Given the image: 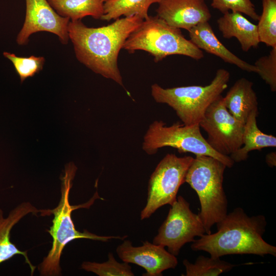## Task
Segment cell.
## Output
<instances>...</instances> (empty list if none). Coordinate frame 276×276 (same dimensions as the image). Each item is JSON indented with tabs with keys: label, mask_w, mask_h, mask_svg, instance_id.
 Segmentation results:
<instances>
[{
	"label": "cell",
	"mask_w": 276,
	"mask_h": 276,
	"mask_svg": "<svg viewBox=\"0 0 276 276\" xmlns=\"http://www.w3.org/2000/svg\"><path fill=\"white\" fill-rule=\"evenodd\" d=\"M143 20L133 15L98 28L88 27L81 20L70 21L68 36L77 59L94 72L123 86L118 65L119 54L129 35Z\"/></svg>",
	"instance_id": "cell-1"
},
{
	"label": "cell",
	"mask_w": 276,
	"mask_h": 276,
	"mask_svg": "<svg viewBox=\"0 0 276 276\" xmlns=\"http://www.w3.org/2000/svg\"><path fill=\"white\" fill-rule=\"evenodd\" d=\"M216 225V232L204 234L192 242L193 250L205 251L214 258L243 254L276 257V247L263 238L267 225L264 215L249 216L242 208H236Z\"/></svg>",
	"instance_id": "cell-2"
},
{
	"label": "cell",
	"mask_w": 276,
	"mask_h": 276,
	"mask_svg": "<svg viewBox=\"0 0 276 276\" xmlns=\"http://www.w3.org/2000/svg\"><path fill=\"white\" fill-rule=\"evenodd\" d=\"M77 169L73 163H70L65 166L64 174L61 177V198L58 205L52 210H40L41 216L54 215L52 225L47 231L53 239L52 246L48 255L38 266L41 275L55 276L61 274L60 261L62 251L65 246L73 240L87 239L108 242L113 239L124 240L127 237L99 236L86 229L81 232L76 229L72 218V212L80 208L88 209L97 199H102L96 192L90 199L84 204L77 205L70 204V192Z\"/></svg>",
	"instance_id": "cell-3"
},
{
	"label": "cell",
	"mask_w": 276,
	"mask_h": 276,
	"mask_svg": "<svg viewBox=\"0 0 276 276\" xmlns=\"http://www.w3.org/2000/svg\"><path fill=\"white\" fill-rule=\"evenodd\" d=\"M226 166L211 156L196 155L185 177L197 193L200 205V217L206 233L227 214L228 202L223 187Z\"/></svg>",
	"instance_id": "cell-4"
},
{
	"label": "cell",
	"mask_w": 276,
	"mask_h": 276,
	"mask_svg": "<svg viewBox=\"0 0 276 276\" xmlns=\"http://www.w3.org/2000/svg\"><path fill=\"white\" fill-rule=\"evenodd\" d=\"M229 79V72L219 68L209 85L165 88L153 84L151 95L157 103L171 107L184 125H197L202 119L209 106L227 87Z\"/></svg>",
	"instance_id": "cell-5"
},
{
	"label": "cell",
	"mask_w": 276,
	"mask_h": 276,
	"mask_svg": "<svg viewBox=\"0 0 276 276\" xmlns=\"http://www.w3.org/2000/svg\"><path fill=\"white\" fill-rule=\"evenodd\" d=\"M123 48L130 53L146 51L154 57L155 62L173 55L196 60L204 57L202 50L186 38L180 29L170 26L157 15L144 19L129 35Z\"/></svg>",
	"instance_id": "cell-6"
},
{
	"label": "cell",
	"mask_w": 276,
	"mask_h": 276,
	"mask_svg": "<svg viewBox=\"0 0 276 276\" xmlns=\"http://www.w3.org/2000/svg\"><path fill=\"white\" fill-rule=\"evenodd\" d=\"M165 147L175 148L180 153L211 156L227 168H232L235 163L230 156L221 154L210 147L202 136L199 124L187 126L177 122L168 126L162 121H154L144 135L142 148L148 154L153 155Z\"/></svg>",
	"instance_id": "cell-7"
},
{
	"label": "cell",
	"mask_w": 276,
	"mask_h": 276,
	"mask_svg": "<svg viewBox=\"0 0 276 276\" xmlns=\"http://www.w3.org/2000/svg\"><path fill=\"white\" fill-rule=\"evenodd\" d=\"M193 159L191 156L178 157L168 153L159 162L149 180L147 202L141 213V220L149 218L157 209L166 204L171 205L176 200Z\"/></svg>",
	"instance_id": "cell-8"
},
{
	"label": "cell",
	"mask_w": 276,
	"mask_h": 276,
	"mask_svg": "<svg viewBox=\"0 0 276 276\" xmlns=\"http://www.w3.org/2000/svg\"><path fill=\"white\" fill-rule=\"evenodd\" d=\"M205 234L198 214L193 213L190 203L180 195L171 205L167 218L152 243L167 247L170 253L177 256L186 243L193 242L195 237H200Z\"/></svg>",
	"instance_id": "cell-9"
},
{
	"label": "cell",
	"mask_w": 276,
	"mask_h": 276,
	"mask_svg": "<svg viewBox=\"0 0 276 276\" xmlns=\"http://www.w3.org/2000/svg\"><path fill=\"white\" fill-rule=\"evenodd\" d=\"M199 125L210 147L221 154L229 156L242 145L244 124L228 111L222 95L209 106Z\"/></svg>",
	"instance_id": "cell-10"
},
{
	"label": "cell",
	"mask_w": 276,
	"mask_h": 276,
	"mask_svg": "<svg viewBox=\"0 0 276 276\" xmlns=\"http://www.w3.org/2000/svg\"><path fill=\"white\" fill-rule=\"evenodd\" d=\"M26 7L25 21L16 39L18 44H27L31 35L41 31L53 33L62 43H68L70 19L59 15L48 0H26Z\"/></svg>",
	"instance_id": "cell-11"
},
{
	"label": "cell",
	"mask_w": 276,
	"mask_h": 276,
	"mask_svg": "<svg viewBox=\"0 0 276 276\" xmlns=\"http://www.w3.org/2000/svg\"><path fill=\"white\" fill-rule=\"evenodd\" d=\"M119 257L123 262L135 264L143 267L145 276H161L163 272L174 269L178 261L176 256L170 253L165 247L150 243L143 242L140 246H133L129 240H124L116 249Z\"/></svg>",
	"instance_id": "cell-12"
},
{
	"label": "cell",
	"mask_w": 276,
	"mask_h": 276,
	"mask_svg": "<svg viewBox=\"0 0 276 276\" xmlns=\"http://www.w3.org/2000/svg\"><path fill=\"white\" fill-rule=\"evenodd\" d=\"M157 16L170 26L189 31L209 21L211 13L205 0H160Z\"/></svg>",
	"instance_id": "cell-13"
},
{
	"label": "cell",
	"mask_w": 276,
	"mask_h": 276,
	"mask_svg": "<svg viewBox=\"0 0 276 276\" xmlns=\"http://www.w3.org/2000/svg\"><path fill=\"white\" fill-rule=\"evenodd\" d=\"M188 32L190 40L201 50L213 54L224 62L234 64L243 71L257 73V69L254 65L239 58L219 41L209 21L198 24Z\"/></svg>",
	"instance_id": "cell-14"
},
{
	"label": "cell",
	"mask_w": 276,
	"mask_h": 276,
	"mask_svg": "<svg viewBox=\"0 0 276 276\" xmlns=\"http://www.w3.org/2000/svg\"><path fill=\"white\" fill-rule=\"evenodd\" d=\"M40 212L29 202H25L13 209L8 216L5 218L3 212L0 209V264L17 255L24 257L33 275L36 267L33 266L27 255V251L20 250L10 240L11 231L13 227L26 215L32 213L36 214Z\"/></svg>",
	"instance_id": "cell-15"
},
{
	"label": "cell",
	"mask_w": 276,
	"mask_h": 276,
	"mask_svg": "<svg viewBox=\"0 0 276 276\" xmlns=\"http://www.w3.org/2000/svg\"><path fill=\"white\" fill-rule=\"evenodd\" d=\"M219 31L225 39L235 37L244 52L257 48L260 43L257 26L245 18L242 13L227 12L217 20Z\"/></svg>",
	"instance_id": "cell-16"
},
{
	"label": "cell",
	"mask_w": 276,
	"mask_h": 276,
	"mask_svg": "<svg viewBox=\"0 0 276 276\" xmlns=\"http://www.w3.org/2000/svg\"><path fill=\"white\" fill-rule=\"evenodd\" d=\"M252 86L251 81L245 78H240L223 97L228 111L243 124L250 112L258 109V98Z\"/></svg>",
	"instance_id": "cell-17"
},
{
	"label": "cell",
	"mask_w": 276,
	"mask_h": 276,
	"mask_svg": "<svg viewBox=\"0 0 276 276\" xmlns=\"http://www.w3.org/2000/svg\"><path fill=\"white\" fill-rule=\"evenodd\" d=\"M258 109L252 110L244 124L242 146L229 156L234 163L247 159L248 153L268 147H276V137L262 132L258 127Z\"/></svg>",
	"instance_id": "cell-18"
},
{
	"label": "cell",
	"mask_w": 276,
	"mask_h": 276,
	"mask_svg": "<svg viewBox=\"0 0 276 276\" xmlns=\"http://www.w3.org/2000/svg\"><path fill=\"white\" fill-rule=\"evenodd\" d=\"M54 10L60 16L71 21L81 20L90 16L101 19L104 14L102 0H48Z\"/></svg>",
	"instance_id": "cell-19"
},
{
	"label": "cell",
	"mask_w": 276,
	"mask_h": 276,
	"mask_svg": "<svg viewBox=\"0 0 276 276\" xmlns=\"http://www.w3.org/2000/svg\"><path fill=\"white\" fill-rule=\"evenodd\" d=\"M160 0H109L104 3V14L101 19L116 20L122 16L137 15L143 19L147 18L148 9Z\"/></svg>",
	"instance_id": "cell-20"
},
{
	"label": "cell",
	"mask_w": 276,
	"mask_h": 276,
	"mask_svg": "<svg viewBox=\"0 0 276 276\" xmlns=\"http://www.w3.org/2000/svg\"><path fill=\"white\" fill-rule=\"evenodd\" d=\"M182 263L186 268L184 276H218L231 270L237 265L222 260L220 258L199 256L194 263L185 259Z\"/></svg>",
	"instance_id": "cell-21"
},
{
	"label": "cell",
	"mask_w": 276,
	"mask_h": 276,
	"mask_svg": "<svg viewBox=\"0 0 276 276\" xmlns=\"http://www.w3.org/2000/svg\"><path fill=\"white\" fill-rule=\"evenodd\" d=\"M257 26L260 42L276 46V0H262V12Z\"/></svg>",
	"instance_id": "cell-22"
},
{
	"label": "cell",
	"mask_w": 276,
	"mask_h": 276,
	"mask_svg": "<svg viewBox=\"0 0 276 276\" xmlns=\"http://www.w3.org/2000/svg\"><path fill=\"white\" fill-rule=\"evenodd\" d=\"M108 260L103 263L84 261L82 263L81 268L99 276L134 275L129 263L118 262L111 252L108 253Z\"/></svg>",
	"instance_id": "cell-23"
},
{
	"label": "cell",
	"mask_w": 276,
	"mask_h": 276,
	"mask_svg": "<svg viewBox=\"0 0 276 276\" xmlns=\"http://www.w3.org/2000/svg\"><path fill=\"white\" fill-rule=\"evenodd\" d=\"M3 55L12 62L21 82L42 70L45 61L44 57L33 55L29 57H21L6 52H4Z\"/></svg>",
	"instance_id": "cell-24"
},
{
	"label": "cell",
	"mask_w": 276,
	"mask_h": 276,
	"mask_svg": "<svg viewBox=\"0 0 276 276\" xmlns=\"http://www.w3.org/2000/svg\"><path fill=\"white\" fill-rule=\"evenodd\" d=\"M257 74L269 85L270 90L276 91V46L271 48L269 54L258 59L254 64Z\"/></svg>",
	"instance_id": "cell-25"
},
{
	"label": "cell",
	"mask_w": 276,
	"mask_h": 276,
	"mask_svg": "<svg viewBox=\"0 0 276 276\" xmlns=\"http://www.w3.org/2000/svg\"><path fill=\"white\" fill-rule=\"evenodd\" d=\"M211 6L223 14L231 11L246 14L254 20L260 17L251 0H211Z\"/></svg>",
	"instance_id": "cell-26"
},
{
	"label": "cell",
	"mask_w": 276,
	"mask_h": 276,
	"mask_svg": "<svg viewBox=\"0 0 276 276\" xmlns=\"http://www.w3.org/2000/svg\"><path fill=\"white\" fill-rule=\"evenodd\" d=\"M265 161L268 166L271 168L276 166V153L272 152L266 155Z\"/></svg>",
	"instance_id": "cell-27"
},
{
	"label": "cell",
	"mask_w": 276,
	"mask_h": 276,
	"mask_svg": "<svg viewBox=\"0 0 276 276\" xmlns=\"http://www.w3.org/2000/svg\"><path fill=\"white\" fill-rule=\"evenodd\" d=\"M102 1H103V2L104 3V2H106V1H109V0H102Z\"/></svg>",
	"instance_id": "cell-28"
}]
</instances>
